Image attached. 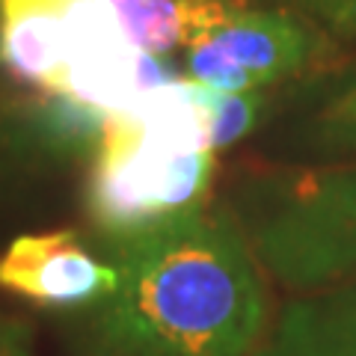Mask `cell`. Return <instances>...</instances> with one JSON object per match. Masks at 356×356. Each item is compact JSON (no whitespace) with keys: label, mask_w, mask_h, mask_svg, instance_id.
<instances>
[{"label":"cell","mask_w":356,"mask_h":356,"mask_svg":"<svg viewBox=\"0 0 356 356\" xmlns=\"http://www.w3.org/2000/svg\"><path fill=\"white\" fill-rule=\"evenodd\" d=\"M102 255L119 267V285L74 312L65 356H255L264 344L267 276L232 208Z\"/></svg>","instance_id":"6da1fadb"},{"label":"cell","mask_w":356,"mask_h":356,"mask_svg":"<svg viewBox=\"0 0 356 356\" xmlns=\"http://www.w3.org/2000/svg\"><path fill=\"white\" fill-rule=\"evenodd\" d=\"M232 214L264 276L285 291L356 280V166L255 178Z\"/></svg>","instance_id":"7a4b0ae2"},{"label":"cell","mask_w":356,"mask_h":356,"mask_svg":"<svg viewBox=\"0 0 356 356\" xmlns=\"http://www.w3.org/2000/svg\"><path fill=\"white\" fill-rule=\"evenodd\" d=\"M214 152H170L119 116L104 119L83 187V211L102 250L125 247L211 208Z\"/></svg>","instance_id":"3957f363"},{"label":"cell","mask_w":356,"mask_h":356,"mask_svg":"<svg viewBox=\"0 0 356 356\" xmlns=\"http://www.w3.org/2000/svg\"><path fill=\"white\" fill-rule=\"evenodd\" d=\"M339 57L336 39L309 18L232 0L214 24L184 44V74L222 92H261Z\"/></svg>","instance_id":"277c9868"},{"label":"cell","mask_w":356,"mask_h":356,"mask_svg":"<svg viewBox=\"0 0 356 356\" xmlns=\"http://www.w3.org/2000/svg\"><path fill=\"white\" fill-rule=\"evenodd\" d=\"M170 81L163 57L134 48L102 0H65V69L54 95L110 116Z\"/></svg>","instance_id":"5b68a950"},{"label":"cell","mask_w":356,"mask_h":356,"mask_svg":"<svg viewBox=\"0 0 356 356\" xmlns=\"http://www.w3.org/2000/svg\"><path fill=\"white\" fill-rule=\"evenodd\" d=\"M119 285V267L102 261L74 229L30 232L0 252V291L42 309L83 312Z\"/></svg>","instance_id":"8992f818"},{"label":"cell","mask_w":356,"mask_h":356,"mask_svg":"<svg viewBox=\"0 0 356 356\" xmlns=\"http://www.w3.org/2000/svg\"><path fill=\"white\" fill-rule=\"evenodd\" d=\"M255 356H356V280L294 294Z\"/></svg>","instance_id":"52a82bcc"},{"label":"cell","mask_w":356,"mask_h":356,"mask_svg":"<svg viewBox=\"0 0 356 356\" xmlns=\"http://www.w3.org/2000/svg\"><path fill=\"white\" fill-rule=\"evenodd\" d=\"M0 65L21 83L57 92L65 69V0H0Z\"/></svg>","instance_id":"ba28073f"},{"label":"cell","mask_w":356,"mask_h":356,"mask_svg":"<svg viewBox=\"0 0 356 356\" xmlns=\"http://www.w3.org/2000/svg\"><path fill=\"white\" fill-rule=\"evenodd\" d=\"M125 30L134 48L152 57H166L187 44L196 0H102Z\"/></svg>","instance_id":"9c48e42d"},{"label":"cell","mask_w":356,"mask_h":356,"mask_svg":"<svg viewBox=\"0 0 356 356\" xmlns=\"http://www.w3.org/2000/svg\"><path fill=\"white\" fill-rule=\"evenodd\" d=\"M211 107V149H229L241 143L264 116L261 92H222L208 86Z\"/></svg>","instance_id":"30bf717a"},{"label":"cell","mask_w":356,"mask_h":356,"mask_svg":"<svg viewBox=\"0 0 356 356\" xmlns=\"http://www.w3.org/2000/svg\"><path fill=\"white\" fill-rule=\"evenodd\" d=\"M252 6H276L309 18L336 42H356V0H243Z\"/></svg>","instance_id":"8fae6325"},{"label":"cell","mask_w":356,"mask_h":356,"mask_svg":"<svg viewBox=\"0 0 356 356\" xmlns=\"http://www.w3.org/2000/svg\"><path fill=\"white\" fill-rule=\"evenodd\" d=\"M297 146L309 152L330 154V158H350L356 161V119L327 122V119H309L294 137Z\"/></svg>","instance_id":"7c38bea8"},{"label":"cell","mask_w":356,"mask_h":356,"mask_svg":"<svg viewBox=\"0 0 356 356\" xmlns=\"http://www.w3.org/2000/svg\"><path fill=\"white\" fill-rule=\"evenodd\" d=\"M0 356H36L33 327L3 306H0Z\"/></svg>","instance_id":"4fadbf2b"},{"label":"cell","mask_w":356,"mask_h":356,"mask_svg":"<svg viewBox=\"0 0 356 356\" xmlns=\"http://www.w3.org/2000/svg\"><path fill=\"white\" fill-rule=\"evenodd\" d=\"M312 119H327V122H344L356 119V83L344 86L341 92H336L324 107H318Z\"/></svg>","instance_id":"5bb4252c"}]
</instances>
